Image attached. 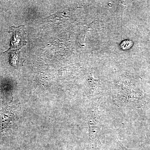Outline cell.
Masks as SVG:
<instances>
[{
    "label": "cell",
    "mask_w": 150,
    "mask_h": 150,
    "mask_svg": "<svg viewBox=\"0 0 150 150\" xmlns=\"http://www.w3.org/2000/svg\"><path fill=\"white\" fill-rule=\"evenodd\" d=\"M132 42L130 41H128V40H126L123 41L121 43V48L123 49V50H125V49H129V48H130L132 46Z\"/></svg>",
    "instance_id": "cell-4"
},
{
    "label": "cell",
    "mask_w": 150,
    "mask_h": 150,
    "mask_svg": "<svg viewBox=\"0 0 150 150\" xmlns=\"http://www.w3.org/2000/svg\"><path fill=\"white\" fill-rule=\"evenodd\" d=\"M98 107V105L96 103L92 104L88 110L89 150H100L102 146L100 136L102 126V116Z\"/></svg>",
    "instance_id": "cell-1"
},
{
    "label": "cell",
    "mask_w": 150,
    "mask_h": 150,
    "mask_svg": "<svg viewBox=\"0 0 150 150\" xmlns=\"http://www.w3.org/2000/svg\"><path fill=\"white\" fill-rule=\"evenodd\" d=\"M17 55L16 53L13 52L10 54V61L11 64L13 66H15L17 62Z\"/></svg>",
    "instance_id": "cell-3"
},
{
    "label": "cell",
    "mask_w": 150,
    "mask_h": 150,
    "mask_svg": "<svg viewBox=\"0 0 150 150\" xmlns=\"http://www.w3.org/2000/svg\"><path fill=\"white\" fill-rule=\"evenodd\" d=\"M13 118V113L10 108H6L0 112V132L8 128Z\"/></svg>",
    "instance_id": "cell-2"
},
{
    "label": "cell",
    "mask_w": 150,
    "mask_h": 150,
    "mask_svg": "<svg viewBox=\"0 0 150 150\" xmlns=\"http://www.w3.org/2000/svg\"><path fill=\"white\" fill-rule=\"evenodd\" d=\"M116 142H117V144H118V146L121 148L122 150H131L128 149V148H126V147L122 144V143L118 139L116 140Z\"/></svg>",
    "instance_id": "cell-5"
}]
</instances>
